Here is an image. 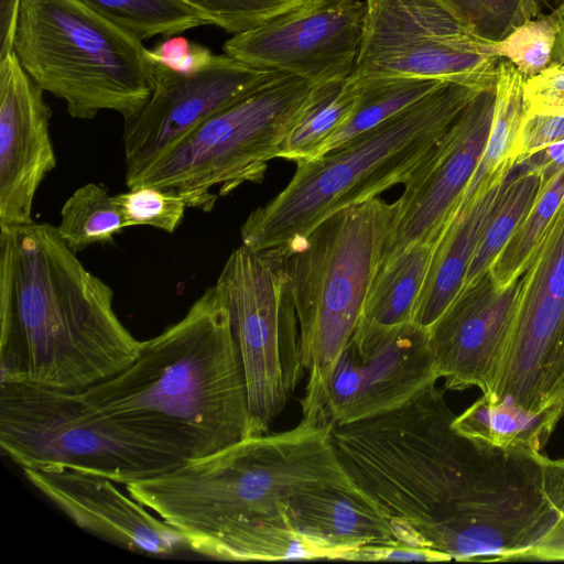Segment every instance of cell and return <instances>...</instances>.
<instances>
[{
  "label": "cell",
  "mask_w": 564,
  "mask_h": 564,
  "mask_svg": "<svg viewBox=\"0 0 564 564\" xmlns=\"http://www.w3.org/2000/svg\"><path fill=\"white\" fill-rule=\"evenodd\" d=\"M563 203L564 167L544 183L530 212L490 267L498 289L511 283L528 264Z\"/></svg>",
  "instance_id": "30"
},
{
  "label": "cell",
  "mask_w": 564,
  "mask_h": 564,
  "mask_svg": "<svg viewBox=\"0 0 564 564\" xmlns=\"http://www.w3.org/2000/svg\"><path fill=\"white\" fill-rule=\"evenodd\" d=\"M434 246L414 242L382 260L365 301L359 324L391 327L413 322Z\"/></svg>",
  "instance_id": "23"
},
{
  "label": "cell",
  "mask_w": 564,
  "mask_h": 564,
  "mask_svg": "<svg viewBox=\"0 0 564 564\" xmlns=\"http://www.w3.org/2000/svg\"><path fill=\"white\" fill-rule=\"evenodd\" d=\"M134 34L82 0H21L13 52L28 75L75 119L134 116L151 91V64Z\"/></svg>",
  "instance_id": "7"
},
{
  "label": "cell",
  "mask_w": 564,
  "mask_h": 564,
  "mask_svg": "<svg viewBox=\"0 0 564 564\" xmlns=\"http://www.w3.org/2000/svg\"><path fill=\"white\" fill-rule=\"evenodd\" d=\"M553 219L550 231L545 234L549 242L547 253L541 264L535 268L538 275H527L530 283L543 290L545 293L564 300V206L562 204L557 215Z\"/></svg>",
  "instance_id": "37"
},
{
  "label": "cell",
  "mask_w": 564,
  "mask_h": 564,
  "mask_svg": "<svg viewBox=\"0 0 564 564\" xmlns=\"http://www.w3.org/2000/svg\"><path fill=\"white\" fill-rule=\"evenodd\" d=\"M286 509L297 528L351 561L366 544L393 538L390 520L364 494L323 488L290 498Z\"/></svg>",
  "instance_id": "20"
},
{
  "label": "cell",
  "mask_w": 564,
  "mask_h": 564,
  "mask_svg": "<svg viewBox=\"0 0 564 564\" xmlns=\"http://www.w3.org/2000/svg\"><path fill=\"white\" fill-rule=\"evenodd\" d=\"M351 561L448 562L449 558L433 549L391 538L356 549L352 552Z\"/></svg>",
  "instance_id": "40"
},
{
  "label": "cell",
  "mask_w": 564,
  "mask_h": 564,
  "mask_svg": "<svg viewBox=\"0 0 564 564\" xmlns=\"http://www.w3.org/2000/svg\"><path fill=\"white\" fill-rule=\"evenodd\" d=\"M518 276L498 289L488 270L462 289L429 328L446 390L476 387L491 392L519 307L524 278Z\"/></svg>",
  "instance_id": "16"
},
{
  "label": "cell",
  "mask_w": 564,
  "mask_h": 564,
  "mask_svg": "<svg viewBox=\"0 0 564 564\" xmlns=\"http://www.w3.org/2000/svg\"><path fill=\"white\" fill-rule=\"evenodd\" d=\"M149 62L151 95L123 124L126 182L199 124L278 73L248 66L225 53L209 68L191 75Z\"/></svg>",
  "instance_id": "14"
},
{
  "label": "cell",
  "mask_w": 564,
  "mask_h": 564,
  "mask_svg": "<svg viewBox=\"0 0 564 564\" xmlns=\"http://www.w3.org/2000/svg\"><path fill=\"white\" fill-rule=\"evenodd\" d=\"M544 183L543 172L536 170L517 177L508 185L477 243L463 289L490 270L520 223L530 212Z\"/></svg>",
  "instance_id": "28"
},
{
  "label": "cell",
  "mask_w": 564,
  "mask_h": 564,
  "mask_svg": "<svg viewBox=\"0 0 564 564\" xmlns=\"http://www.w3.org/2000/svg\"><path fill=\"white\" fill-rule=\"evenodd\" d=\"M285 268L282 251L252 250L241 243L216 281L225 295L242 360L250 436L268 433L303 373Z\"/></svg>",
  "instance_id": "10"
},
{
  "label": "cell",
  "mask_w": 564,
  "mask_h": 564,
  "mask_svg": "<svg viewBox=\"0 0 564 564\" xmlns=\"http://www.w3.org/2000/svg\"><path fill=\"white\" fill-rule=\"evenodd\" d=\"M496 85V83H495ZM495 85L481 90L403 184L384 257L414 242H436L481 159L495 112Z\"/></svg>",
  "instance_id": "15"
},
{
  "label": "cell",
  "mask_w": 564,
  "mask_h": 564,
  "mask_svg": "<svg viewBox=\"0 0 564 564\" xmlns=\"http://www.w3.org/2000/svg\"><path fill=\"white\" fill-rule=\"evenodd\" d=\"M312 84L278 72L220 110L126 182L183 195L191 208L210 212L219 188L224 196L243 183H260L268 162L279 158Z\"/></svg>",
  "instance_id": "8"
},
{
  "label": "cell",
  "mask_w": 564,
  "mask_h": 564,
  "mask_svg": "<svg viewBox=\"0 0 564 564\" xmlns=\"http://www.w3.org/2000/svg\"><path fill=\"white\" fill-rule=\"evenodd\" d=\"M324 1H329V0H308V2H313V3H318V2H324Z\"/></svg>",
  "instance_id": "44"
},
{
  "label": "cell",
  "mask_w": 564,
  "mask_h": 564,
  "mask_svg": "<svg viewBox=\"0 0 564 564\" xmlns=\"http://www.w3.org/2000/svg\"><path fill=\"white\" fill-rule=\"evenodd\" d=\"M21 0H0V58L13 53Z\"/></svg>",
  "instance_id": "41"
},
{
  "label": "cell",
  "mask_w": 564,
  "mask_h": 564,
  "mask_svg": "<svg viewBox=\"0 0 564 564\" xmlns=\"http://www.w3.org/2000/svg\"><path fill=\"white\" fill-rule=\"evenodd\" d=\"M397 214V200L352 205L323 220L286 257L299 360L307 375L302 419L319 423L329 376L359 324Z\"/></svg>",
  "instance_id": "6"
},
{
  "label": "cell",
  "mask_w": 564,
  "mask_h": 564,
  "mask_svg": "<svg viewBox=\"0 0 564 564\" xmlns=\"http://www.w3.org/2000/svg\"><path fill=\"white\" fill-rule=\"evenodd\" d=\"M448 1L451 4H453L454 7H456L458 9V0H446Z\"/></svg>",
  "instance_id": "43"
},
{
  "label": "cell",
  "mask_w": 564,
  "mask_h": 564,
  "mask_svg": "<svg viewBox=\"0 0 564 564\" xmlns=\"http://www.w3.org/2000/svg\"><path fill=\"white\" fill-rule=\"evenodd\" d=\"M545 490L555 519L522 561H564V458H545Z\"/></svg>",
  "instance_id": "35"
},
{
  "label": "cell",
  "mask_w": 564,
  "mask_h": 564,
  "mask_svg": "<svg viewBox=\"0 0 564 564\" xmlns=\"http://www.w3.org/2000/svg\"><path fill=\"white\" fill-rule=\"evenodd\" d=\"M29 482L76 525L123 547L151 555L188 550L184 535L118 484L69 468L23 469Z\"/></svg>",
  "instance_id": "18"
},
{
  "label": "cell",
  "mask_w": 564,
  "mask_h": 564,
  "mask_svg": "<svg viewBox=\"0 0 564 564\" xmlns=\"http://www.w3.org/2000/svg\"><path fill=\"white\" fill-rule=\"evenodd\" d=\"M511 182L507 174L496 181L444 228L433 249L413 323L429 329L459 294L477 243Z\"/></svg>",
  "instance_id": "19"
},
{
  "label": "cell",
  "mask_w": 564,
  "mask_h": 564,
  "mask_svg": "<svg viewBox=\"0 0 564 564\" xmlns=\"http://www.w3.org/2000/svg\"><path fill=\"white\" fill-rule=\"evenodd\" d=\"M360 50L350 78L414 77L474 87L496 83L495 40L446 0H365Z\"/></svg>",
  "instance_id": "11"
},
{
  "label": "cell",
  "mask_w": 564,
  "mask_h": 564,
  "mask_svg": "<svg viewBox=\"0 0 564 564\" xmlns=\"http://www.w3.org/2000/svg\"><path fill=\"white\" fill-rule=\"evenodd\" d=\"M524 82V76L510 61H499L495 85V112L489 135L478 166L455 214L503 177L517 160V141L527 112Z\"/></svg>",
  "instance_id": "22"
},
{
  "label": "cell",
  "mask_w": 564,
  "mask_h": 564,
  "mask_svg": "<svg viewBox=\"0 0 564 564\" xmlns=\"http://www.w3.org/2000/svg\"><path fill=\"white\" fill-rule=\"evenodd\" d=\"M556 39L553 14L528 19L495 42V53L510 61L525 79L538 75L552 63Z\"/></svg>",
  "instance_id": "31"
},
{
  "label": "cell",
  "mask_w": 564,
  "mask_h": 564,
  "mask_svg": "<svg viewBox=\"0 0 564 564\" xmlns=\"http://www.w3.org/2000/svg\"><path fill=\"white\" fill-rule=\"evenodd\" d=\"M209 22L231 34L253 29L308 0H183Z\"/></svg>",
  "instance_id": "33"
},
{
  "label": "cell",
  "mask_w": 564,
  "mask_h": 564,
  "mask_svg": "<svg viewBox=\"0 0 564 564\" xmlns=\"http://www.w3.org/2000/svg\"><path fill=\"white\" fill-rule=\"evenodd\" d=\"M129 225L115 196L97 183L78 187L63 204L56 229L76 254L98 243H111Z\"/></svg>",
  "instance_id": "27"
},
{
  "label": "cell",
  "mask_w": 564,
  "mask_h": 564,
  "mask_svg": "<svg viewBox=\"0 0 564 564\" xmlns=\"http://www.w3.org/2000/svg\"><path fill=\"white\" fill-rule=\"evenodd\" d=\"M366 17L365 0H329L282 13L223 45L254 68L301 77L312 85L351 77Z\"/></svg>",
  "instance_id": "13"
},
{
  "label": "cell",
  "mask_w": 564,
  "mask_h": 564,
  "mask_svg": "<svg viewBox=\"0 0 564 564\" xmlns=\"http://www.w3.org/2000/svg\"><path fill=\"white\" fill-rule=\"evenodd\" d=\"M93 10L140 40L176 35L209 24L183 0H82Z\"/></svg>",
  "instance_id": "29"
},
{
  "label": "cell",
  "mask_w": 564,
  "mask_h": 564,
  "mask_svg": "<svg viewBox=\"0 0 564 564\" xmlns=\"http://www.w3.org/2000/svg\"><path fill=\"white\" fill-rule=\"evenodd\" d=\"M188 550L221 561L341 560L297 528L286 502L278 512L231 521L191 541Z\"/></svg>",
  "instance_id": "21"
},
{
  "label": "cell",
  "mask_w": 564,
  "mask_h": 564,
  "mask_svg": "<svg viewBox=\"0 0 564 564\" xmlns=\"http://www.w3.org/2000/svg\"><path fill=\"white\" fill-rule=\"evenodd\" d=\"M113 292L56 226L0 227V382L82 392L139 356Z\"/></svg>",
  "instance_id": "2"
},
{
  "label": "cell",
  "mask_w": 564,
  "mask_h": 564,
  "mask_svg": "<svg viewBox=\"0 0 564 564\" xmlns=\"http://www.w3.org/2000/svg\"><path fill=\"white\" fill-rule=\"evenodd\" d=\"M552 14L556 22V39L552 54V63L564 64V0Z\"/></svg>",
  "instance_id": "42"
},
{
  "label": "cell",
  "mask_w": 564,
  "mask_h": 564,
  "mask_svg": "<svg viewBox=\"0 0 564 564\" xmlns=\"http://www.w3.org/2000/svg\"><path fill=\"white\" fill-rule=\"evenodd\" d=\"M527 112L564 113V64L551 63L524 82Z\"/></svg>",
  "instance_id": "38"
},
{
  "label": "cell",
  "mask_w": 564,
  "mask_h": 564,
  "mask_svg": "<svg viewBox=\"0 0 564 564\" xmlns=\"http://www.w3.org/2000/svg\"><path fill=\"white\" fill-rule=\"evenodd\" d=\"M44 90L14 52L0 58V227L33 223L37 189L56 166Z\"/></svg>",
  "instance_id": "17"
},
{
  "label": "cell",
  "mask_w": 564,
  "mask_h": 564,
  "mask_svg": "<svg viewBox=\"0 0 564 564\" xmlns=\"http://www.w3.org/2000/svg\"><path fill=\"white\" fill-rule=\"evenodd\" d=\"M147 58L181 74H196L209 68L218 58L206 46L172 35L154 48L145 50Z\"/></svg>",
  "instance_id": "36"
},
{
  "label": "cell",
  "mask_w": 564,
  "mask_h": 564,
  "mask_svg": "<svg viewBox=\"0 0 564 564\" xmlns=\"http://www.w3.org/2000/svg\"><path fill=\"white\" fill-rule=\"evenodd\" d=\"M486 88L446 83L337 150L295 162V174L284 189L242 224V245L276 249L288 257L335 213L404 184Z\"/></svg>",
  "instance_id": "5"
},
{
  "label": "cell",
  "mask_w": 564,
  "mask_h": 564,
  "mask_svg": "<svg viewBox=\"0 0 564 564\" xmlns=\"http://www.w3.org/2000/svg\"><path fill=\"white\" fill-rule=\"evenodd\" d=\"M564 139L563 112H525L517 147V160ZM516 160V161H517Z\"/></svg>",
  "instance_id": "39"
},
{
  "label": "cell",
  "mask_w": 564,
  "mask_h": 564,
  "mask_svg": "<svg viewBox=\"0 0 564 564\" xmlns=\"http://www.w3.org/2000/svg\"><path fill=\"white\" fill-rule=\"evenodd\" d=\"M438 379L427 328L358 324L329 376L318 422L341 426L380 416Z\"/></svg>",
  "instance_id": "12"
},
{
  "label": "cell",
  "mask_w": 564,
  "mask_h": 564,
  "mask_svg": "<svg viewBox=\"0 0 564 564\" xmlns=\"http://www.w3.org/2000/svg\"><path fill=\"white\" fill-rule=\"evenodd\" d=\"M357 100L358 85L351 78L313 85L279 158L297 162L319 156L326 142L349 119Z\"/></svg>",
  "instance_id": "25"
},
{
  "label": "cell",
  "mask_w": 564,
  "mask_h": 564,
  "mask_svg": "<svg viewBox=\"0 0 564 564\" xmlns=\"http://www.w3.org/2000/svg\"><path fill=\"white\" fill-rule=\"evenodd\" d=\"M463 14L487 39L498 41L538 12V0H458Z\"/></svg>",
  "instance_id": "34"
},
{
  "label": "cell",
  "mask_w": 564,
  "mask_h": 564,
  "mask_svg": "<svg viewBox=\"0 0 564 564\" xmlns=\"http://www.w3.org/2000/svg\"><path fill=\"white\" fill-rule=\"evenodd\" d=\"M445 391L334 426L338 457L393 533L449 561H522L555 517L546 456L459 433Z\"/></svg>",
  "instance_id": "1"
},
{
  "label": "cell",
  "mask_w": 564,
  "mask_h": 564,
  "mask_svg": "<svg viewBox=\"0 0 564 564\" xmlns=\"http://www.w3.org/2000/svg\"><path fill=\"white\" fill-rule=\"evenodd\" d=\"M129 227L148 226L173 234L181 225L188 207L177 192L140 185L115 195Z\"/></svg>",
  "instance_id": "32"
},
{
  "label": "cell",
  "mask_w": 564,
  "mask_h": 564,
  "mask_svg": "<svg viewBox=\"0 0 564 564\" xmlns=\"http://www.w3.org/2000/svg\"><path fill=\"white\" fill-rule=\"evenodd\" d=\"M0 447L22 470L69 468L120 486L186 462L99 414L78 392L23 381L0 382Z\"/></svg>",
  "instance_id": "9"
},
{
  "label": "cell",
  "mask_w": 564,
  "mask_h": 564,
  "mask_svg": "<svg viewBox=\"0 0 564 564\" xmlns=\"http://www.w3.org/2000/svg\"><path fill=\"white\" fill-rule=\"evenodd\" d=\"M351 79L358 85V100L355 110L349 119L326 142L321 155L347 144L360 134L423 100L448 83L438 79L414 77Z\"/></svg>",
  "instance_id": "26"
},
{
  "label": "cell",
  "mask_w": 564,
  "mask_h": 564,
  "mask_svg": "<svg viewBox=\"0 0 564 564\" xmlns=\"http://www.w3.org/2000/svg\"><path fill=\"white\" fill-rule=\"evenodd\" d=\"M78 393L99 414L186 462L250 436L242 360L219 285L142 341L126 369Z\"/></svg>",
  "instance_id": "3"
},
{
  "label": "cell",
  "mask_w": 564,
  "mask_h": 564,
  "mask_svg": "<svg viewBox=\"0 0 564 564\" xmlns=\"http://www.w3.org/2000/svg\"><path fill=\"white\" fill-rule=\"evenodd\" d=\"M562 417L555 410L534 413L482 393L452 424L459 433L495 446L541 452Z\"/></svg>",
  "instance_id": "24"
},
{
  "label": "cell",
  "mask_w": 564,
  "mask_h": 564,
  "mask_svg": "<svg viewBox=\"0 0 564 564\" xmlns=\"http://www.w3.org/2000/svg\"><path fill=\"white\" fill-rule=\"evenodd\" d=\"M333 427L302 419L288 431L248 436L124 487L188 545L231 521L278 512L306 491L362 494L338 457Z\"/></svg>",
  "instance_id": "4"
}]
</instances>
